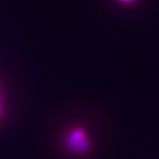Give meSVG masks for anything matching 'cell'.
I'll list each match as a JSON object with an SVG mask.
<instances>
[{
  "instance_id": "2",
  "label": "cell",
  "mask_w": 159,
  "mask_h": 159,
  "mask_svg": "<svg viewBox=\"0 0 159 159\" xmlns=\"http://www.w3.org/2000/svg\"><path fill=\"white\" fill-rule=\"evenodd\" d=\"M122 1H124V2H129V1H132V0H122Z\"/></svg>"
},
{
  "instance_id": "3",
  "label": "cell",
  "mask_w": 159,
  "mask_h": 159,
  "mask_svg": "<svg viewBox=\"0 0 159 159\" xmlns=\"http://www.w3.org/2000/svg\"><path fill=\"white\" fill-rule=\"evenodd\" d=\"M1 113H2V111H1V105H0V115H1Z\"/></svg>"
},
{
  "instance_id": "1",
  "label": "cell",
  "mask_w": 159,
  "mask_h": 159,
  "mask_svg": "<svg viewBox=\"0 0 159 159\" xmlns=\"http://www.w3.org/2000/svg\"><path fill=\"white\" fill-rule=\"evenodd\" d=\"M66 145L73 152L83 154L89 149V139L83 129H73L66 137Z\"/></svg>"
}]
</instances>
